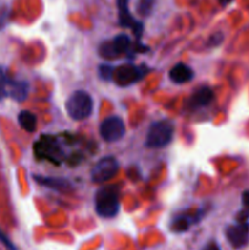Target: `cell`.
<instances>
[{
    "mask_svg": "<svg viewBox=\"0 0 249 250\" xmlns=\"http://www.w3.org/2000/svg\"><path fill=\"white\" fill-rule=\"evenodd\" d=\"M95 211L104 219H111L119 214V190L115 186H105L95 193Z\"/></svg>",
    "mask_w": 249,
    "mask_h": 250,
    "instance_id": "1",
    "label": "cell"
},
{
    "mask_svg": "<svg viewBox=\"0 0 249 250\" xmlns=\"http://www.w3.org/2000/svg\"><path fill=\"white\" fill-rule=\"evenodd\" d=\"M65 107L71 119L75 121H82L92 114L93 99L89 93L84 90H77L70 95Z\"/></svg>",
    "mask_w": 249,
    "mask_h": 250,
    "instance_id": "2",
    "label": "cell"
},
{
    "mask_svg": "<svg viewBox=\"0 0 249 250\" xmlns=\"http://www.w3.org/2000/svg\"><path fill=\"white\" fill-rule=\"evenodd\" d=\"M173 138V126L170 121L161 120L154 122L149 128L145 138V146L151 149L167 146Z\"/></svg>",
    "mask_w": 249,
    "mask_h": 250,
    "instance_id": "3",
    "label": "cell"
},
{
    "mask_svg": "<svg viewBox=\"0 0 249 250\" xmlns=\"http://www.w3.org/2000/svg\"><path fill=\"white\" fill-rule=\"evenodd\" d=\"M119 168V161L114 156H106L95 164L90 172V177L94 183H105L117 175Z\"/></svg>",
    "mask_w": 249,
    "mask_h": 250,
    "instance_id": "4",
    "label": "cell"
},
{
    "mask_svg": "<svg viewBox=\"0 0 249 250\" xmlns=\"http://www.w3.org/2000/svg\"><path fill=\"white\" fill-rule=\"evenodd\" d=\"M131 49V39L126 34H117L112 41H106L102 43L99 48V54L102 58L107 60H114L120 58Z\"/></svg>",
    "mask_w": 249,
    "mask_h": 250,
    "instance_id": "5",
    "label": "cell"
},
{
    "mask_svg": "<svg viewBox=\"0 0 249 250\" xmlns=\"http://www.w3.org/2000/svg\"><path fill=\"white\" fill-rule=\"evenodd\" d=\"M34 154L38 159H46L51 163L59 164L62 151L54 137L44 136L34 143Z\"/></svg>",
    "mask_w": 249,
    "mask_h": 250,
    "instance_id": "6",
    "label": "cell"
},
{
    "mask_svg": "<svg viewBox=\"0 0 249 250\" xmlns=\"http://www.w3.org/2000/svg\"><path fill=\"white\" fill-rule=\"evenodd\" d=\"M100 136L107 143H114V142L120 141L126 133V126L122 121L121 117L119 116H110L106 117L100 125Z\"/></svg>",
    "mask_w": 249,
    "mask_h": 250,
    "instance_id": "7",
    "label": "cell"
},
{
    "mask_svg": "<svg viewBox=\"0 0 249 250\" xmlns=\"http://www.w3.org/2000/svg\"><path fill=\"white\" fill-rule=\"evenodd\" d=\"M144 76V70L142 67H137L134 65H121L114 68L112 81L116 84L124 87L134 82H138Z\"/></svg>",
    "mask_w": 249,
    "mask_h": 250,
    "instance_id": "8",
    "label": "cell"
},
{
    "mask_svg": "<svg viewBox=\"0 0 249 250\" xmlns=\"http://www.w3.org/2000/svg\"><path fill=\"white\" fill-rule=\"evenodd\" d=\"M226 238L231 247L234 249H241L246 247L249 242V224L238 222L226 229Z\"/></svg>",
    "mask_w": 249,
    "mask_h": 250,
    "instance_id": "9",
    "label": "cell"
},
{
    "mask_svg": "<svg viewBox=\"0 0 249 250\" xmlns=\"http://www.w3.org/2000/svg\"><path fill=\"white\" fill-rule=\"evenodd\" d=\"M0 80L4 83L7 95L14 98L17 102H22V100L26 99L27 94H28V84L27 83L12 80L1 68H0Z\"/></svg>",
    "mask_w": 249,
    "mask_h": 250,
    "instance_id": "10",
    "label": "cell"
},
{
    "mask_svg": "<svg viewBox=\"0 0 249 250\" xmlns=\"http://www.w3.org/2000/svg\"><path fill=\"white\" fill-rule=\"evenodd\" d=\"M119 7V22L124 28H132L133 33L139 37L143 32V24L132 17L128 9V0H117Z\"/></svg>",
    "mask_w": 249,
    "mask_h": 250,
    "instance_id": "11",
    "label": "cell"
},
{
    "mask_svg": "<svg viewBox=\"0 0 249 250\" xmlns=\"http://www.w3.org/2000/svg\"><path fill=\"white\" fill-rule=\"evenodd\" d=\"M193 70L187 66L186 63H177V65L173 66L172 68L168 72V76H170V80L172 82L177 83V84H183V83L189 82L193 78Z\"/></svg>",
    "mask_w": 249,
    "mask_h": 250,
    "instance_id": "12",
    "label": "cell"
},
{
    "mask_svg": "<svg viewBox=\"0 0 249 250\" xmlns=\"http://www.w3.org/2000/svg\"><path fill=\"white\" fill-rule=\"evenodd\" d=\"M34 180L39 183V185L48 187L50 189L58 190V192L66 193L71 190V183L65 178H55V177H42V176H34Z\"/></svg>",
    "mask_w": 249,
    "mask_h": 250,
    "instance_id": "13",
    "label": "cell"
},
{
    "mask_svg": "<svg viewBox=\"0 0 249 250\" xmlns=\"http://www.w3.org/2000/svg\"><path fill=\"white\" fill-rule=\"evenodd\" d=\"M212 97H214V94H212V90L210 89V88H199V89H198L197 92H194V94L192 95V102H190V104H192L193 107L205 106V105H208L211 102Z\"/></svg>",
    "mask_w": 249,
    "mask_h": 250,
    "instance_id": "14",
    "label": "cell"
},
{
    "mask_svg": "<svg viewBox=\"0 0 249 250\" xmlns=\"http://www.w3.org/2000/svg\"><path fill=\"white\" fill-rule=\"evenodd\" d=\"M19 124L24 131L29 132V133H33L37 129V117L36 115L32 114L31 111H27V110H23L19 114Z\"/></svg>",
    "mask_w": 249,
    "mask_h": 250,
    "instance_id": "15",
    "label": "cell"
},
{
    "mask_svg": "<svg viewBox=\"0 0 249 250\" xmlns=\"http://www.w3.org/2000/svg\"><path fill=\"white\" fill-rule=\"evenodd\" d=\"M192 224H194V217L181 215V216L173 219L172 224H171V229L173 232H185L189 229Z\"/></svg>",
    "mask_w": 249,
    "mask_h": 250,
    "instance_id": "16",
    "label": "cell"
},
{
    "mask_svg": "<svg viewBox=\"0 0 249 250\" xmlns=\"http://www.w3.org/2000/svg\"><path fill=\"white\" fill-rule=\"evenodd\" d=\"M242 203H243V210L239 212L238 222H247V220L249 219V190H246L242 195Z\"/></svg>",
    "mask_w": 249,
    "mask_h": 250,
    "instance_id": "17",
    "label": "cell"
},
{
    "mask_svg": "<svg viewBox=\"0 0 249 250\" xmlns=\"http://www.w3.org/2000/svg\"><path fill=\"white\" fill-rule=\"evenodd\" d=\"M154 6V0H138L137 4V11L142 17H146L150 15Z\"/></svg>",
    "mask_w": 249,
    "mask_h": 250,
    "instance_id": "18",
    "label": "cell"
},
{
    "mask_svg": "<svg viewBox=\"0 0 249 250\" xmlns=\"http://www.w3.org/2000/svg\"><path fill=\"white\" fill-rule=\"evenodd\" d=\"M112 73H114V67H111L110 65H106V63L100 65L99 75L103 80L112 81Z\"/></svg>",
    "mask_w": 249,
    "mask_h": 250,
    "instance_id": "19",
    "label": "cell"
},
{
    "mask_svg": "<svg viewBox=\"0 0 249 250\" xmlns=\"http://www.w3.org/2000/svg\"><path fill=\"white\" fill-rule=\"evenodd\" d=\"M7 21H9V9L7 6L0 7V29L5 28Z\"/></svg>",
    "mask_w": 249,
    "mask_h": 250,
    "instance_id": "20",
    "label": "cell"
},
{
    "mask_svg": "<svg viewBox=\"0 0 249 250\" xmlns=\"http://www.w3.org/2000/svg\"><path fill=\"white\" fill-rule=\"evenodd\" d=\"M0 242L4 244L5 248H6L7 250H16V248H15V246H14V243H12V242L10 241L9 238H7V236L4 233V232L1 231V229H0Z\"/></svg>",
    "mask_w": 249,
    "mask_h": 250,
    "instance_id": "21",
    "label": "cell"
},
{
    "mask_svg": "<svg viewBox=\"0 0 249 250\" xmlns=\"http://www.w3.org/2000/svg\"><path fill=\"white\" fill-rule=\"evenodd\" d=\"M202 250H221V248H220V246L215 241H210L209 243H207L203 247Z\"/></svg>",
    "mask_w": 249,
    "mask_h": 250,
    "instance_id": "22",
    "label": "cell"
},
{
    "mask_svg": "<svg viewBox=\"0 0 249 250\" xmlns=\"http://www.w3.org/2000/svg\"><path fill=\"white\" fill-rule=\"evenodd\" d=\"M6 95H7V93H6V89H5V87H4V83H2V81L0 80V100L4 99Z\"/></svg>",
    "mask_w": 249,
    "mask_h": 250,
    "instance_id": "23",
    "label": "cell"
},
{
    "mask_svg": "<svg viewBox=\"0 0 249 250\" xmlns=\"http://www.w3.org/2000/svg\"><path fill=\"white\" fill-rule=\"evenodd\" d=\"M231 1H232V0H219V2L222 5V6H225V5L229 4V2H231Z\"/></svg>",
    "mask_w": 249,
    "mask_h": 250,
    "instance_id": "24",
    "label": "cell"
}]
</instances>
